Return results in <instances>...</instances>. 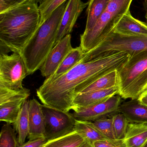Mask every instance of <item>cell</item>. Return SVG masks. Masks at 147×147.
<instances>
[{"label":"cell","instance_id":"cell-35","mask_svg":"<svg viewBox=\"0 0 147 147\" xmlns=\"http://www.w3.org/2000/svg\"><path fill=\"white\" fill-rule=\"evenodd\" d=\"M144 147H147V142L146 143V145H145Z\"/></svg>","mask_w":147,"mask_h":147},{"label":"cell","instance_id":"cell-25","mask_svg":"<svg viewBox=\"0 0 147 147\" xmlns=\"http://www.w3.org/2000/svg\"><path fill=\"white\" fill-rule=\"evenodd\" d=\"M91 123L104 136L110 140H117L112 116L108 118L106 117L100 118L91 122Z\"/></svg>","mask_w":147,"mask_h":147},{"label":"cell","instance_id":"cell-2","mask_svg":"<svg viewBox=\"0 0 147 147\" xmlns=\"http://www.w3.org/2000/svg\"><path fill=\"white\" fill-rule=\"evenodd\" d=\"M38 4L25 2L0 13L1 53L20 54L40 27Z\"/></svg>","mask_w":147,"mask_h":147},{"label":"cell","instance_id":"cell-14","mask_svg":"<svg viewBox=\"0 0 147 147\" xmlns=\"http://www.w3.org/2000/svg\"><path fill=\"white\" fill-rule=\"evenodd\" d=\"M45 124L42 105L35 98L29 100V140L45 137Z\"/></svg>","mask_w":147,"mask_h":147},{"label":"cell","instance_id":"cell-10","mask_svg":"<svg viewBox=\"0 0 147 147\" xmlns=\"http://www.w3.org/2000/svg\"><path fill=\"white\" fill-rule=\"evenodd\" d=\"M121 97L115 95L105 102L74 111L72 115L77 121L92 122L104 117H111L118 113Z\"/></svg>","mask_w":147,"mask_h":147},{"label":"cell","instance_id":"cell-1","mask_svg":"<svg viewBox=\"0 0 147 147\" xmlns=\"http://www.w3.org/2000/svg\"><path fill=\"white\" fill-rule=\"evenodd\" d=\"M129 57L127 53L121 52L90 61L82 59L59 77L46 78L36 90L37 97L44 105L69 112L75 98L86 87L104 74L118 69Z\"/></svg>","mask_w":147,"mask_h":147},{"label":"cell","instance_id":"cell-31","mask_svg":"<svg viewBox=\"0 0 147 147\" xmlns=\"http://www.w3.org/2000/svg\"><path fill=\"white\" fill-rule=\"evenodd\" d=\"M138 99L142 103L147 106V90Z\"/></svg>","mask_w":147,"mask_h":147},{"label":"cell","instance_id":"cell-11","mask_svg":"<svg viewBox=\"0 0 147 147\" xmlns=\"http://www.w3.org/2000/svg\"><path fill=\"white\" fill-rule=\"evenodd\" d=\"M72 48L71 35L69 34L56 44L47 55L40 69L41 75L47 78L54 74Z\"/></svg>","mask_w":147,"mask_h":147},{"label":"cell","instance_id":"cell-4","mask_svg":"<svg viewBox=\"0 0 147 147\" xmlns=\"http://www.w3.org/2000/svg\"><path fill=\"white\" fill-rule=\"evenodd\" d=\"M119 94L124 99H138L147 90V50L129 57L117 69Z\"/></svg>","mask_w":147,"mask_h":147},{"label":"cell","instance_id":"cell-20","mask_svg":"<svg viewBox=\"0 0 147 147\" xmlns=\"http://www.w3.org/2000/svg\"><path fill=\"white\" fill-rule=\"evenodd\" d=\"M75 131L79 134L85 140L89 141L92 144L98 141L112 140L104 136L91 121L76 120Z\"/></svg>","mask_w":147,"mask_h":147},{"label":"cell","instance_id":"cell-19","mask_svg":"<svg viewBox=\"0 0 147 147\" xmlns=\"http://www.w3.org/2000/svg\"><path fill=\"white\" fill-rule=\"evenodd\" d=\"M111 1L89 0V1L87 9V21L84 32H87L92 29Z\"/></svg>","mask_w":147,"mask_h":147},{"label":"cell","instance_id":"cell-32","mask_svg":"<svg viewBox=\"0 0 147 147\" xmlns=\"http://www.w3.org/2000/svg\"><path fill=\"white\" fill-rule=\"evenodd\" d=\"M77 147H93L92 143L87 140H85L84 141Z\"/></svg>","mask_w":147,"mask_h":147},{"label":"cell","instance_id":"cell-24","mask_svg":"<svg viewBox=\"0 0 147 147\" xmlns=\"http://www.w3.org/2000/svg\"><path fill=\"white\" fill-rule=\"evenodd\" d=\"M11 124L6 123L2 127L0 134V147H18L16 134Z\"/></svg>","mask_w":147,"mask_h":147},{"label":"cell","instance_id":"cell-26","mask_svg":"<svg viewBox=\"0 0 147 147\" xmlns=\"http://www.w3.org/2000/svg\"><path fill=\"white\" fill-rule=\"evenodd\" d=\"M112 117L117 140H123L126 136L128 124L129 123L128 121L123 114L119 112L112 116Z\"/></svg>","mask_w":147,"mask_h":147},{"label":"cell","instance_id":"cell-13","mask_svg":"<svg viewBox=\"0 0 147 147\" xmlns=\"http://www.w3.org/2000/svg\"><path fill=\"white\" fill-rule=\"evenodd\" d=\"M118 86L105 90H98L78 95L72 102V110L77 111L105 102L119 93Z\"/></svg>","mask_w":147,"mask_h":147},{"label":"cell","instance_id":"cell-27","mask_svg":"<svg viewBox=\"0 0 147 147\" xmlns=\"http://www.w3.org/2000/svg\"><path fill=\"white\" fill-rule=\"evenodd\" d=\"M67 0H46L39 5L40 13V26L51 15L52 13Z\"/></svg>","mask_w":147,"mask_h":147},{"label":"cell","instance_id":"cell-28","mask_svg":"<svg viewBox=\"0 0 147 147\" xmlns=\"http://www.w3.org/2000/svg\"><path fill=\"white\" fill-rule=\"evenodd\" d=\"M93 147H124L123 140H103L92 143Z\"/></svg>","mask_w":147,"mask_h":147},{"label":"cell","instance_id":"cell-16","mask_svg":"<svg viewBox=\"0 0 147 147\" xmlns=\"http://www.w3.org/2000/svg\"><path fill=\"white\" fill-rule=\"evenodd\" d=\"M113 31L123 34L147 36V24L134 18L129 9Z\"/></svg>","mask_w":147,"mask_h":147},{"label":"cell","instance_id":"cell-17","mask_svg":"<svg viewBox=\"0 0 147 147\" xmlns=\"http://www.w3.org/2000/svg\"><path fill=\"white\" fill-rule=\"evenodd\" d=\"M147 142V124L129 123L123 139L124 147H144Z\"/></svg>","mask_w":147,"mask_h":147},{"label":"cell","instance_id":"cell-21","mask_svg":"<svg viewBox=\"0 0 147 147\" xmlns=\"http://www.w3.org/2000/svg\"><path fill=\"white\" fill-rule=\"evenodd\" d=\"M84 53L80 47L72 48L67 54L55 73L48 78H55L68 72L81 62Z\"/></svg>","mask_w":147,"mask_h":147},{"label":"cell","instance_id":"cell-30","mask_svg":"<svg viewBox=\"0 0 147 147\" xmlns=\"http://www.w3.org/2000/svg\"><path fill=\"white\" fill-rule=\"evenodd\" d=\"M48 140L45 137L39 138L28 141L22 145H19L18 147H43L47 143Z\"/></svg>","mask_w":147,"mask_h":147},{"label":"cell","instance_id":"cell-15","mask_svg":"<svg viewBox=\"0 0 147 147\" xmlns=\"http://www.w3.org/2000/svg\"><path fill=\"white\" fill-rule=\"evenodd\" d=\"M118 111L123 114L130 123L147 124V106L138 99L121 103Z\"/></svg>","mask_w":147,"mask_h":147},{"label":"cell","instance_id":"cell-12","mask_svg":"<svg viewBox=\"0 0 147 147\" xmlns=\"http://www.w3.org/2000/svg\"><path fill=\"white\" fill-rule=\"evenodd\" d=\"M88 5V2H83L82 0H68L58 31L54 46L64 37L70 34L78 18Z\"/></svg>","mask_w":147,"mask_h":147},{"label":"cell","instance_id":"cell-6","mask_svg":"<svg viewBox=\"0 0 147 147\" xmlns=\"http://www.w3.org/2000/svg\"><path fill=\"white\" fill-rule=\"evenodd\" d=\"M147 50V36L129 35L112 31L94 49L84 53L83 60L88 61L118 53L132 57Z\"/></svg>","mask_w":147,"mask_h":147},{"label":"cell","instance_id":"cell-22","mask_svg":"<svg viewBox=\"0 0 147 147\" xmlns=\"http://www.w3.org/2000/svg\"><path fill=\"white\" fill-rule=\"evenodd\" d=\"M117 86H118V71L117 69H115L104 74L95 80L86 87L81 93L98 90L110 89Z\"/></svg>","mask_w":147,"mask_h":147},{"label":"cell","instance_id":"cell-33","mask_svg":"<svg viewBox=\"0 0 147 147\" xmlns=\"http://www.w3.org/2000/svg\"><path fill=\"white\" fill-rule=\"evenodd\" d=\"M28 1L30 2L33 3H35V4H38V3L40 4L42 3L45 1L46 0H27Z\"/></svg>","mask_w":147,"mask_h":147},{"label":"cell","instance_id":"cell-18","mask_svg":"<svg viewBox=\"0 0 147 147\" xmlns=\"http://www.w3.org/2000/svg\"><path fill=\"white\" fill-rule=\"evenodd\" d=\"M14 125L19 145L25 143L29 133V100L23 104L19 117Z\"/></svg>","mask_w":147,"mask_h":147},{"label":"cell","instance_id":"cell-7","mask_svg":"<svg viewBox=\"0 0 147 147\" xmlns=\"http://www.w3.org/2000/svg\"><path fill=\"white\" fill-rule=\"evenodd\" d=\"M27 75L26 65L20 53H1L0 86L11 89L22 88V81Z\"/></svg>","mask_w":147,"mask_h":147},{"label":"cell","instance_id":"cell-5","mask_svg":"<svg viewBox=\"0 0 147 147\" xmlns=\"http://www.w3.org/2000/svg\"><path fill=\"white\" fill-rule=\"evenodd\" d=\"M133 0H111L92 29L80 35V47L85 53L97 46L130 9Z\"/></svg>","mask_w":147,"mask_h":147},{"label":"cell","instance_id":"cell-3","mask_svg":"<svg viewBox=\"0 0 147 147\" xmlns=\"http://www.w3.org/2000/svg\"><path fill=\"white\" fill-rule=\"evenodd\" d=\"M67 1L56 9L40 26L36 32L22 51L28 74L40 69L47 55L54 46Z\"/></svg>","mask_w":147,"mask_h":147},{"label":"cell","instance_id":"cell-34","mask_svg":"<svg viewBox=\"0 0 147 147\" xmlns=\"http://www.w3.org/2000/svg\"><path fill=\"white\" fill-rule=\"evenodd\" d=\"M144 4H145V7H146V13L145 15V18L146 20V23L147 24V0H144Z\"/></svg>","mask_w":147,"mask_h":147},{"label":"cell","instance_id":"cell-9","mask_svg":"<svg viewBox=\"0 0 147 147\" xmlns=\"http://www.w3.org/2000/svg\"><path fill=\"white\" fill-rule=\"evenodd\" d=\"M30 95V90L24 87L11 89L0 86V121L14 123Z\"/></svg>","mask_w":147,"mask_h":147},{"label":"cell","instance_id":"cell-23","mask_svg":"<svg viewBox=\"0 0 147 147\" xmlns=\"http://www.w3.org/2000/svg\"><path fill=\"white\" fill-rule=\"evenodd\" d=\"M84 140L79 134L75 131L63 137L49 141L43 147H77Z\"/></svg>","mask_w":147,"mask_h":147},{"label":"cell","instance_id":"cell-29","mask_svg":"<svg viewBox=\"0 0 147 147\" xmlns=\"http://www.w3.org/2000/svg\"><path fill=\"white\" fill-rule=\"evenodd\" d=\"M27 0H0V13L24 3Z\"/></svg>","mask_w":147,"mask_h":147},{"label":"cell","instance_id":"cell-8","mask_svg":"<svg viewBox=\"0 0 147 147\" xmlns=\"http://www.w3.org/2000/svg\"><path fill=\"white\" fill-rule=\"evenodd\" d=\"M45 119V137L48 141L75 132L76 119L69 112H65L42 105Z\"/></svg>","mask_w":147,"mask_h":147}]
</instances>
